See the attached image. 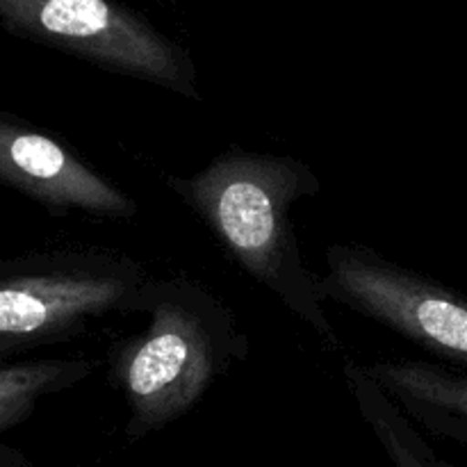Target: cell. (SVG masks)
<instances>
[{
  "label": "cell",
  "mask_w": 467,
  "mask_h": 467,
  "mask_svg": "<svg viewBox=\"0 0 467 467\" xmlns=\"http://www.w3.org/2000/svg\"><path fill=\"white\" fill-rule=\"evenodd\" d=\"M14 32L96 64L201 100L199 71L185 48L114 0H0Z\"/></svg>",
  "instance_id": "4"
},
{
  "label": "cell",
  "mask_w": 467,
  "mask_h": 467,
  "mask_svg": "<svg viewBox=\"0 0 467 467\" xmlns=\"http://www.w3.org/2000/svg\"><path fill=\"white\" fill-rule=\"evenodd\" d=\"M167 187L185 203L228 255L301 319L322 345L340 351L319 296L315 274L301 258L292 210L322 192L308 162L292 155L228 149L199 173L167 176Z\"/></svg>",
  "instance_id": "1"
},
{
  "label": "cell",
  "mask_w": 467,
  "mask_h": 467,
  "mask_svg": "<svg viewBox=\"0 0 467 467\" xmlns=\"http://www.w3.org/2000/svg\"><path fill=\"white\" fill-rule=\"evenodd\" d=\"M315 274L324 301L349 308L454 368L467 369V299L363 244H331Z\"/></svg>",
  "instance_id": "5"
},
{
  "label": "cell",
  "mask_w": 467,
  "mask_h": 467,
  "mask_svg": "<svg viewBox=\"0 0 467 467\" xmlns=\"http://www.w3.org/2000/svg\"><path fill=\"white\" fill-rule=\"evenodd\" d=\"M360 368L420 422L467 441V374L415 358L374 360Z\"/></svg>",
  "instance_id": "7"
},
{
  "label": "cell",
  "mask_w": 467,
  "mask_h": 467,
  "mask_svg": "<svg viewBox=\"0 0 467 467\" xmlns=\"http://www.w3.org/2000/svg\"><path fill=\"white\" fill-rule=\"evenodd\" d=\"M149 274L117 251H53L0 263V360L73 340L108 315H132Z\"/></svg>",
  "instance_id": "3"
},
{
  "label": "cell",
  "mask_w": 467,
  "mask_h": 467,
  "mask_svg": "<svg viewBox=\"0 0 467 467\" xmlns=\"http://www.w3.org/2000/svg\"><path fill=\"white\" fill-rule=\"evenodd\" d=\"M0 182L30 196L55 217L82 213L132 219L137 214L135 201L68 146L5 114H0Z\"/></svg>",
  "instance_id": "6"
},
{
  "label": "cell",
  "mask_w": 467,
  "mask_h": 467,
  "mask_svg": "<svg viewBox=\"0 0 467 467\" xmlns=\"http://www.w3.org/2000/svg\"><path fill=\"white\" fill-rule=\"evenodd\" d=\"M137 313L149 315L144 331L114 342L108 358L135 431L171 422L249 358L235 310L194 278L149 276L132 299Z\"/></svg>",
  "instance_id": "2"
},
{
  "label": "cell",
  "mask_w": 467,
  "mask_h": 467,
  "mask_svg": "<svg viewBox=\"0 0 467 467\" xmlns=\"http://www.w3.org/2000/svg\"><path fill=\"white\" fill-rule=\"evenodd\" d=\"M96 369L89 358H41L0 368V429L16 422L36 400L85 381Z\"/></svg>",
  "instance_id": "8"
}]
</instances>
